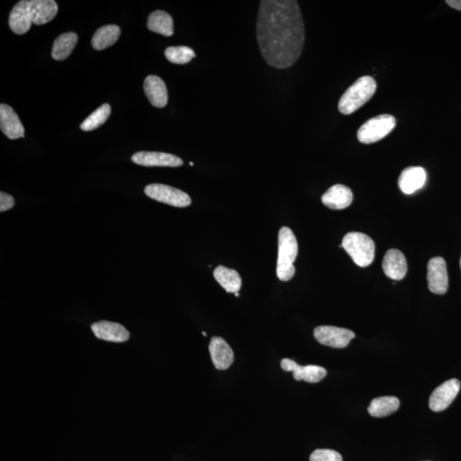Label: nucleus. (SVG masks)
<instances>
[{
	"mask_svg": "<svg viewBox=\"0 0 461 461\" xmlns=\"http://www.w3.org/2000/svg\"><path fill=\"white\" fill-rule=\"evenodd\" d=\"M460 269H461V258H460Z\"/></svg>",
	"mask_w": 461,
	"mask_h": 461,
	"instance_id": "nucleus-33",
	"label": "nucleus"
},
{
	"mask_svg": "<svg viewBox=\"0 0 461 461\" xmlns=\"http://www.w3.org/2000/svg\"><path fill=\"white\" fill-rule=\"evenodd\" d=\"M327 207L335 211L348 208L353 201V192L348 186L335 185L327 190L322 198Z\"/></svg>",
	"mask_w": 461,
	"mask_h": 461,
	"instance_id": "nucleus-19",
	"label": "nucleus"
},
{
	"mask_svg": "<svg viewBox=\"0 0 461 461\" xmlns=\"http://www.w3.org/2000/svg\"><path fill=\"white\" fill-rule=\"evenodd\" d=\"M110 112L111 109L110 105H102L81 123V129L83 131L96 129V128L102 126L108 120Z\"/></svg>",
	"mask_w": 461,
	"mask_h": 461,
	"instance_id": "nucleus-25",
	"label": "nucleus"
},
{
	"mask_svg": "<svg viewBox=\"0 0 461 461\" xmlns=\"http://www.w3.org/2000/svg\"><path fill=\"white\" fill-rule=\"evenodd\" d=\"M0 128L10 139L23 138L24 127L11 106L0 105Z\"/></svg>",
	"mask_w": 461,
	"mask_h": 461,
	"instance_id": "nucleus-15",
	"label": "nucleus"
},
{
	"mask_svg": "<svg viewBox=\"0 0 461 461\" xmlns=\"http://www.w3.org/2000/svg\"><path fill=\"white\" fill-rule=\"evenodd\" d=\"M147 27L152 32L160 33L166 37L174 34V21L172 16L164 11H156L149 15Z\"/></svg>",
	"mask_w": 461,
	"mask_h": 461,
	"instance_id": "nucleus-21",
	"label": "nucleus"
},
{
	"mask_svg": "<svg viewBox=\"0 0 461 461\" xmlns=\"http://www.w3.org/2000/svg\"><path fill=\"white\" fill-rule=\"evenodd\" d=\"M426 172L421 166H408L401 172L398 185L401 191L411 195L425 186Z\"/></svg>",
	"mask_w": 461,
	"mask_h": 461,
	"instance_id": "nucleus-17",
	"label": "nucleus"
},
{
	"mask_svg": "<svg viewBox=\"0 0 461 461\" xmlns=\"http://www.w3.org/2000/svg\"><path fill=\"white\" fill-rule=\"evenodd\" d=\"M213 364L218 370L229 369L234 361V354L229 344L220 337H213L208 345Z\"/></svg>",
	"mask_w": 461,
	"mask_h": 461,
	"instance_id": "nucleus-14",
	"label": "nucleus"
},
{
	"mask_svg": "<svg viewBox=\"0 0 461 461\" xmlns=\"http://www.w3.org/2000/svg\"><path fill=\"white\" fill-rule=\"evenodd\" d=\"M165 57L170 63L186 64L196 57L194 51L188 46H171L165 51Z\"/></svg>",
	"mask_w": 461,
	"mask_h": 461,
	"instance_id": "nucleus-26",
	"label": "nucleus"
},
{
	"mask_svg": "<svg viewBox=\"0 0 461 461\" xmlns=\"http://www.w3.org/2000/svg\"><path fill=\"white\" fill-rule=\"evenodd\" d=\"M256 36L260 53L272 68H290L302 53L304 23L295 0H263L260 3Z\"/></svg>",
	"mask_w": 461,
	"mask_h": 461,
	"instance_id": "nucleus-1",
	"label": "nucleus"
},
{
	"mask_svg": "<svg viewBox=\"0 0 461 461\" xmlns=\"http://www.w3.org/2000/svg\"><path fill=\"white\" fill-rule=\"evenodd\" d=\"M314 337L320 344L335 349H344L356 337V334L345 328L320 326L314 329Z\"/></svg>",
	"mask_w": 461,
	"mask_h": 461,
	"instance_id": "nucleus-8",
	"label": "nucleus"
},
{
	"mask_svg": "<svg viewBox=\"0 0 461 461\" xmlns=\"http://www.w3.org/2000/svg\"><path fill=\"white\" fill-rule=\"evenodd\" d=\"M132 161L136 164L144 166H170L178 168L183 165L181 158L172 154L155 152H140L132 157Z\"/></svg>",
	"mask_w": 461,
	"mask_h": 461,
	"instance_id": "nucleus-12",
	"label": "nucleus"
},
{
	"mask_svg": "<svg viewBox=\"0 0 461 461\" xmlns=\"http://www.w3.org/2000/svg\"><path fill=\"white\" fill-rule=\"evenodd\" d=\"M78 36L75 33H65L60 36L54 41L51 55L57 61H63L70 57L74 50Z\"/></svg>",
	"mask_w": 461,
	"mask_h": 461,
	"instance_id": "nucleus-23",
	"label": "nucleus"
},
{
	"mask_svg": "<svg viewBox=\"0 0 461 461\" xmlns=\"http://www.w3.org/2000/svg\"><path fill=\"white\" fill-rule=\"evenodd\" d=\"M234 295H235V296H236L237 297H239V293H238V292H237V293H235Z\"/></svg>",
	"mask_w": 461,
	"mask_h": 461,
	"instance_id": "nucleus-30",
	"label": "nucleus"
},
{
	"mask_svg": "<svg viewBox=\"0 0 461 461\" xmlns=\"http://www.w3.org/2000/svg\"><path fill=\"white\" fill-rule=\"evenodd\" d=\"M14 205L15 199L12 196L4 191L0 192V211H7L14 207Z\"/></svg>",
	"mask_w": 461,
	"mask_h": 461,
	"instance_id": "nucleus-28",
	"label": "nucleus"
},
{
	"mask_svg": "<svg viewBox=\"0 0 461 461\" xmlns=\"http://www.w3.org/2000/svg\"><path fill=\"white\" fill-rule=\"evenodd\" d=\"M428 288L431 292L443 295L447 292L448 288V275L445 260L442 258H434L428 263Z\"/></svg>",
	"mask_w": 461,
	"mask_h": 461,
	"instance_id": "nucleus-10",
	"label": "nucleus"
},
{
	"mask_svg": "<svg viewBox=\"0 0 461 461\" xmlns=\"http://www.w3.org/2000/svg\"><path fill=\"white\" fill-rule=\"evenodd\" d=\"M400 401L395 396L378 397L371 401L369 407V413L371 416L382 418L391 415L398 410Z\"/></svg>",
	"mask_w": 461,
	"mask_h": 461,
	"instance_id": "nucleus-24",
	"label": "nucleus"
},
{
	"mask_svg": "<svg viewBox=\"0 0 461 461\" xmlns=\"http://www.w3.org/2000/svg\"><path fill=\"white\" fill-rule=\"evenodd\" d=\"M396 118L384 114L369 120L358 130L359 141L363 144H373L386 138L396 127Z\"/></svg>",
	"mask_w": 461,
	"mask_h": 461,
	"instance_id": "nucleus-6",
	"label": "nucleus"
},
{
	"mask_svg": "<svg viewBox=\"0 0 461 461\" xmlns=\"http://www.w3.org/2000/svg\"><path fill=\"white\" fill-rule=\"evenodd\" d=\"M382 267L386 275L391 280H401L407 275V260L398 250L391 249L386 252Z\"/></svg>",
	"mask_w": 461,
	"mask_h": 461,
	"instance_id": "nucleus-16",
	"label": "nucleus"
},
{
	"mask_svg": "<svg viewBox=\"0 0 461 461\" xmlns=\"http://www.w3.org/2000/svg\"><path fill=\"white\" fill-rule=\"evenodd\" d=\"M190 165H191V166H194V162H190Z\"/></svg>",
	"mask_w": 461,
	"mask_h": 461,
	"instance_id": "nucleus-32",
	"label": "nucleus"
},
{
	"mask_svg": "<svg viewBox=\"0 0 461 461\" xmlns=\"http://www.w3.org/2000/svg\"><path fill=\"white\" fill-rule=\"evenodd\" d=\"M298 254L296 237L289 228H282L279 232V253L277 260V276L281 281L292 280L296 269L294 262Z\"/></svg>",
	"mask_w": 461,
	"mask_h": 461,
	"instance_id": "nucleus-4",
	"label": "nucleus"
},
{
	"mask_svg": "<svg viewBox=\"0 0 461 461\" xmlns=\"http://www.w3.org/2000/svg\"><path fill=\"white\" fill-rule=\"evenodd\" d=\"M341 245L358 266L365 267L373 262L375 243L367 235L349 233L345 235Z\"/></svg>",
	"mask_w": 461,
	"mask_h": 461,
	"instance_id": "nucleus-5",
	"label": "nucleus"
},
{
	"mask_svg": "<svg viewBox=\"0 0 461 461\" xmlns=\"http://www.w3.org/2000/svg\"><path fill=\"white\" fill-rule=\"evenodd\" d=\"M144 194L158 202L177 208L190 206V196L181 190L162 184H151L144 188Z\"/></svg>",
	"mask_w": 461,
	"mask_h": 461,
	"instance_id": "nucleus-7",
	"label": "nucleus"
},
{
	"mask_svg": "<svg viewBox=\"0 0 461 461\" xmlns=\"http://www.w3.org/2000/svg\"><path fill=\"white\" fill-rule=\"evenodd\" d=\"M446 3L452 8L461 11V0H447Z\"/></svg>",
	"mask_w": 461,
	"mask_h": 461,
	"instance_id": "nucleus-29",
	"label": "nucleus"
},
{
	"mask_svg": "<svg viewBox=\"0 0 461 461\" xmlns=\"http://www.w3.org/2000/svg\"><path fill=\"white\" fill-rule=\"evenodd\" d=\"M460 390L458 379L452 378L438 386L431 394L429 407L434 412H441L450 407Z\"/></svg>",
	"mask_w": 461,
	"mask_h": 461,
	"instance_id": "nucleus-9",
	"label": "nucleus"
},
{
	"mask_svg": "<svg viewBox=\"0 0 461 461\" xmlns=\"http://www.w3.org/2000/svg\"><path fill=\"white\" fill-rule=\"evenodd\" d=\"M376 89L377 83L373 77H361L341 97L339 102L340 112L344 115L356 112L373 97Z\"/></svg>",
	"mask_w": 461,
	"mask_h": 461,
	"instance_id": "nucleus-3",
	"label": "nucleus"
},
{
	"mask_svg": "<svg viewBox=\"0 0 461 461\" xmlns=\"http://www.w3.org/2000/svg\"><path fill=\"white\" fill-rule=\"evenodd\" d=\"M58 6L54 0H23L16 4L9 17L12 31L24 34L32 24L44 25L54 19Z\"/></svg>",
	"mask_w": 461,
	"mask_h": 461,
	"instance_id": "nucleus-2",
	"label": "nucleus"
},
{
	"mask_svg": "<svg viewBox=\"0 0 461 461\" xmlns=\"http://www.w3.org/2000/svg\"><path fill=\"white\" fill-rule=\"evenodd\" d=\"M92 331L98 339L123 343L129 339L130 333L121 324L101 320L92 324Z\"/></svg>",
	"mask_w": 461,
	"mask_h": 461,
	"instance_id": "nucleus-13",
	"label": "nucleus"
},
{
	"mask_svg": "<svg viewBox=\"0 0 461 461\" xmlns=\"http://www.w3.org/2000/svg\"><path fill=\"white\" fill-rule=\"evenodd\" d=\"M310 461H343L339 452L332 450H316L310 455Z\"/></svg>",
	"mask_w": 461,
	"mask_h": 461,
	"instance_id": "nucleus-27",
	"label": "nucleus"
},
{
	"mask_svg": "<svg viewBox=\"0 0 461 461\" xmlns=\"http://www.w3.org/2000/svg\"><path fill=\"white\" fill-rule=\"evenodd\" d=\"M216 280L223 287L226 292L237 293L242 286L240 275L233 269L219 266L213 271Z\"/></svg>",
	"mask_w": 461,
	"mask_h": 461,
	"instance_id": "nucleus-20",
	"label": "nucleus"
},
{
	"mask_svg": "<svg viewBox=\"0 0 461 461\" xmlns=\"http://www.w3.org/2000/svg\"><path fill=\"white\" fill-rule=\"evenodd\" d=\"M145 95L149 102L157 108H164L168 104L169 95L166 84L160 77L149 75L144 83Z\"/></svg>",
	"mask_w": 461,
	"mask_h": 461,
	"instance_id": "nucleus-18",
	"label": "nucleus"
},
{
	"mask_svg": "<svg viewBox=\"0 0 461 461\" xmlns=\"http://www.w3.org/2000/svg\"><path fill=\"white\" fill-rule=\"evenodd\" d=\"M121 36V29L117 25H107L94 33L92 45L94 49L102 51L113 46Z\"/></svg>",
	"mask_w": 461,
	"mask_h": 461,
	"instance_id": "nucleus-22",
	"label": "nucleus"
},
{
	"mask_svg": "<svg viewBox=\"0 0 461 461\" xmlns=\"http://www.w3.org/2000/svg\"><path fill=\"white\" fill-rule=\"evenodd\" d=\"M203 335L204 337H206V336H207L206 332H203Z\"/></svg>",
	"mask_w": 461,
	"mask_h": 461,
	"instance_id": "nucleus-31",
	"label": "nucleus"
},
{
	"mask_svg": "<svg viewBox=\"0 0 461 461\" xmlns=\"http://www.w3.org/2000/svg\"><path fill=\"white\" fill-rule=\"evenodd\" d=\"M281 369L292 371L293 378L297 381L304 380L307 383H318L326 377L327 371L322 366L316 365L301 366L290 359H283L280 362Z\"/></svg>",
	"mask_w": 461,
	"mask_h": 461,
	"instance_id": "nucleus-11",
	"label": "nucleus"
}]
</instances>
